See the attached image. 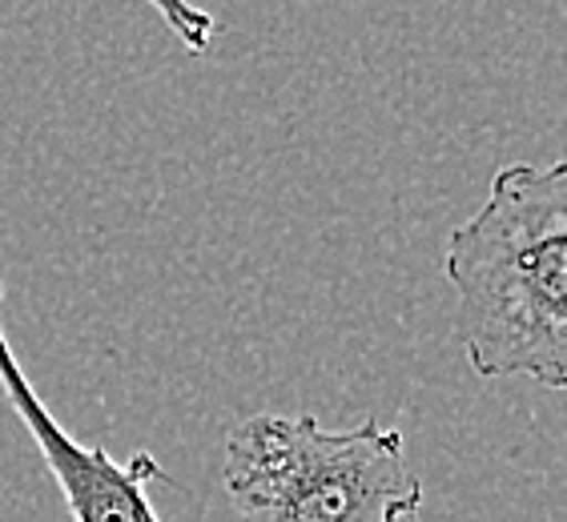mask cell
I'll return each mask as SVG.
<instances>
[{"mask_svg": "<svg viewBox=\"0 0 567 522\" xmlns=\"http://www.w3.org/2000/svg\"><path fill=\"white\" fill-rule=\"evenodd\" d=\"M0 302H4V285H0ZM0 390L9 398L12 414L29 430V438L37 442L44 470L61 487L69 522H162L150 499L153 487L169 482L162 462L150 450H137L125 462H117L105 447L76 442L49 414L41 394L33 390L29 374L21 370V362L12 354L4 326H0Z\"/></svg>", "mask_w": 567, "mask_h": 522, "instance_id": "3", "label": "cell"}, {"mask_svg": "<svg viewBox=\"0 0 567 522\" xmlns=\"http://www.w3.org/2000/svg\"><path fill=\"white\" fill-rule=\"evenodd\" d=\"M221 482L241 522H419L423 479L394 426L327 430L310 414H250L226 435Z\"/></svg>", "mask_w": 567, "mask_h": 522, "instance_id": "2", "label": "cell"}, {"mask_svg": "<svg viewBox=\"0 0 567 522\" xmlns=\"http://www.w3.org/2000/svg\"><path fill=\"white\" fill-rule=\"evenodd\" d=\"M145 4L162 17L165 29L186 44L189 53H206V49H214V41H218L221 21L214 17V12L197 9V4H189V0H145Z\"/></svg>", "mask_w": 567, "mask_h": 522, "instance_id": "4", "label": "cell"}, {"mask_svg": "<svg viewBox=\"0 0 567 522\" xmlns=\"http://www.w3.org/2000/svg\"><path fill=\"white\" fill-rule=\"evenodd\" d=\"M443 273L455 330L487 382L567 386V161L503 165L487 201L451 233Z\"/></svg>", "mask_w": 567, "mask_h": 522, "instance_id": "1", "label": "cell"}]
</instances>
